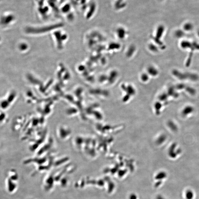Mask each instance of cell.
<instances>
[{"label":"cell","instance_id":"5b68a950","mask_svg":"<svg viewBox=\"0 0 199 199\" xmlns=\"http://www.w3.org/2000/svg\"><path fill=\"white\" fill-rule=\"evenodd\" d=\"M148 72L149 74L154 76H155L158 74V70L154 67H149L148 69Z\"/></svg>","mask_w":199,"mask_h":199},{"label":"cell","instance_id":"30bf717a","mask_svg":"<svg viewBox=\"0 0 199 199\" xmlns=\"http://www.w3.org/2000/svg\"><path fill=\"white\" fill-rule=\"evenodd\" d=\"M141 79L143 81H147L148 79V76L145 74H143L141 76Z\"/></svg>","mask_w":199,"mask_h":199},{"label":"cell","instance_id":"6da1fadb","mask_svg":"<svg viewBox=\"0 0 199 199\" xmlns=\"http://www.w3.org/2000/svg\"><path fill=\"white\" fill-rule=\"evenodd\" d=\"M173 74L177 78L179 79L183 80L187 78V74H183L177 70H174L173 71Z\"/></svg>","mask_w":199,"mask_h":199},{"label":"cell","instance_id":"8fae6325","mask_svg":"<svg viewBox=\"0 0 199 199\" xmlns=\"http://www.w3.org/2000/svg\"><path fill=\"white\" fill-rule=\"evenodd\" d=\"M198 35L199 36V30L198 31Z\"/></svg>","mask_w":199,"mask_h":199},{"label":"cell","instance_id":"7a4b0ae2","mask_svg":"<svg viewBox=\"0 0 199 199\" xmlns=\"http://www.w3.org/2000/svg\"><path fill=\"white\" fill-rule=\"evenodd\" d=\"M8 116L6 113L0 110V125L5 124L8 121Z\"/></svg>","mask_w":199,"mask_h":199},{"label":"cell","instance_id":"277c9868","mask_svg":"<svg viewBox=\"0 0 199 199\" xmlns=\"http://www.w3.org/2000/svg\"><path fill=\"white\" fill-rule=\"evenodd\" d=\"M164 31V28L163 26L159 27L157 30L156 33V37L158 39H160L162 37Z\"/></svg>","mask_w":199,"mask_h":199},{"label":"cell","instance_id":"52a82bcc","mask_svg":"<svg viewBox=\"0 0 199 199\" xmlns=\"http://www.w3.org/2000/svg\"><path fill=\"white\" fill-rule=\"evenodd\" d=\"M185 197L187 199H193V192L190 190H188L186 192Z\"/></svg>","mask_w":199,"mask_h":199},{"label":"cell","instance_id":"8992f818","mask_svg":"<svg viewBox=\"0 0 199 199\" xmlns=\"http://www.w3.org/2000/svg\"><path fill=\"white\" fill-rule=\"evenodd\" d=\"M184 30L186 31H190L193 28V25L191 23H187L184 24L183 26Z\"/></svg>","mask_w":199,"mask_h":199},{"label":"cell","instance_id":"9c48e42d","mask_svg":"<svg viewBox=\"0 0 199 199\" xmlns=\"http://www.w3.org/2000/svg\"><path fill=\"white\" fill-rule=\"evenodd\" d=\"M192 56H193V53H191L190 55H189V59H188L187 62L186 63L187 65V66H189V64H190L191 62V61Z\"/></svg>","mask_w":199,"mask_h":199},{"label":"cell","instance_id":"3957f363","mask_svg":"<svg viewBox=\"0 0 199 199\" xmlns=\"http://www.w3.org/2000/svg\"><path fill=\"white\" fill-rule=\"evenodd\" d=\"M181 46L182 48H191L193 50H194L193 47V44L186 41H184L181 42Z\"/></svg>","mask_w":199,"mask_h":199},{"label":"cell","instance_id":"ba28073f","mask_svg":"<svg viewBox=\"0 0 199 199\" xmlns=\"http://www.w3.org/2000/svg\"><path fill=\"white\" fill-rule=\"evenodd\" d=\"M176 36L178 38H181L184 35V32L183 31L181 30H178L176 31L175 32Z\"/></svg>","mask_w":199,"mask_h":199}]
</instances>
